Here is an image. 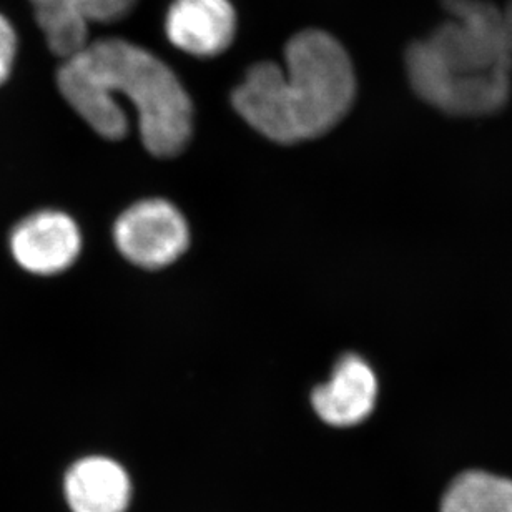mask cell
I'll return each instance as SVG.
<instances>
[{
	"instance_id": "cell-4",
	"label": "cell",
	"mask_w": 512,
	"mask_h": 512,
	"mask_svg": "<svg viewBox=\"0 0 512 512\" xmlns=\"http://www.w3.org/2000/svg\"><path fill=\"white\" fill-rule=\"evenodd\" d=\"M115 245L133 265L158 270L177 261L190 245L182 213L165 200H143L115 222Z\"/></svg>"
},
{
	"instance_id": "cell-3",
	"label": "cell",
	"mask_w": 512,
	"mask_h": 512,
	"mask_svg": "<svg viewBox=\"0 0 512 512\" xmlns=\"http://www.w3.org/2000/svg\"><path fill=\"white\" fill-rule=\"evenodd\" d=\"M448 20L404 57L419 99L453 117L498 114L511 99L512 52L501 7L488 0H443Z\"/></svg>"
},
{
	"instance_id": "cell-11",
	"label": "cell",
	"mask_w": 512,
	"mask_h": 512,
	"mask_svg": "<svg viewBox=\"0 0 512 512\" xmlns=\"http://www.w3.org/2000/svg\"><path fill=\"white\" fill-rule=\"evenodd\" d=\"M19 54V35L7 15L0 12V87L14 72L15 60Z\"/></svg>"
},
{
	"instance_id": "cell-10",
	"label": "cell",
	"mask_w": 512,
	"mask_h": 512,
	"mask_svg": "<svg viewBox=\"0 0 512 512\" xmlns=\"http://www.w3.org/2000/svg\"><path fill=\"white\" fill-rule=\"evenodd\" d=\"M439 512H512V481L486 471H466L444 491Z\"/></svg>"
},
{
	"instance_id": "cell-8",
	"label": "cell",
	"mask_w": 512,
	"mask_h": 512,
	"mask_svg": "<svg viewBox=\"0 0 512 512\" xmlns=\"http://www.w3.org/2000/svg\"><path fill=\"white\" fill-rule=\"evenodd\" d=\"M165 27L177 49L195 57H217L232 45L237 14L230 0H173Z\"/></svg>"
},
{
	"instance_id": "cell-7",
	"label": "cell",
	"mask_w": 512,
	"mask_h": 512,
	"mask_svg": "<svg viewBox=\"0 0 512 512\" xmlns=\"http://www.w3.org/2000/svg\"><path fill=\"white\" fill-rule=\"evenodd\" d=\"M133 494L132 474L110 454L80 456L62 478V496L70 512H128Z\"/></svg>"
},
{
	"instance_id": "cell-6",
	"label": "cell",
	"mask_w": 512,
	"mask_h": 512,
	"mask_svg": "<svg viewBox=\"0 0 512 512\" xmlns=\"http://www.w3.org/2000/svg\"><path fill=\"white\" fill-rule=\"evenodd\" d=\"M378 378L360 356L346 355L336 363L330 380L311 393L316 418L331 429L360 428L375 414Z\"/></svg>"
},
{
	"instance_id": "cell-12",
	"label": "cell",
	"mask_w": 512,
	"mask_h": 512,
	"mask_svg": "<svg viewBox=\"0 0 512 512\" xmlns=\"http://www.w3.org/2000/svg\"><path fill=\"white\" fill-rule=\"evenodd\" d=\"M501 20H503L504 35L508 40L509 49L512 52V0L501 7Z\"/></svg>"
},
{
	"instance_id": "cell-1",
	"label": "cell",
	"mask_w": 512,
	"mask_h": 512,
	"mask_svg": "<svg viewBox=\"0 0 512 512\" xmlns=\"http://www.w3.org/2000/svg\"><path fill=\"white\" fill-rule=\"evenodd\" d=\"M57 87L95 133L120 140L128 119L117 97L137 110L140 137L155 157H175L192 137L193 107L177 75L140 45L100 39L64 59Z\"/></svg>"
},
{
	"instance_id": "cell-5",
	"label": "cell",
	"mask_w": 512,
	"mask_h": 512,
	"mask_svg": "<svg viewBox=\"0 0 512 512\" xmlns=\"http://www.w3.org/2000/svg\"><path fill=\"white\" fill-rule=\"evenodd\" d=\"M9 248L15 263L30 275H59L79 258L82 233L67 213L40 210L15 225Z\"/></svg>"
},
{
	"instance_id": "cell-9",
	"label": "cell",
	"mask_w": 512,
	"mask_h": 512,
	"mask_svg": "<svg viewBox=\"0 0 512 512\" xmlns=\"http://www.w3.org/2000/svg\"><path fill=\"white\" fill-rule=\"evenodd\" d=\"M105 0H30L50 52L69 59L89 44L90 25L99 24Z\"/></svg>"
},
{
	"instance_id": "cell-2",
	"label": "cell",
	"mask_w": 512,
	"mask_h": 512,
	"mask_svg": "<svg viewBox=\"0 0 512 512\" xmlns=\"http://www.w3.org/2000/svg\"><path fill=\"white\" fill-rule=\"evenodd\" d=\"M285 70L260 62L233 90L232 104L250 127L281 145L321 137L350 112L355 69L345 47L325 30H303L285 49Z\"/></svg>"
}]
</instances>
